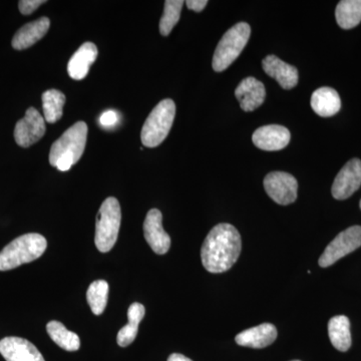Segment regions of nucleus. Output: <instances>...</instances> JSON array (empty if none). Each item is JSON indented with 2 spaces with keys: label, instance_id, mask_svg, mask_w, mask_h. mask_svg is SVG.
Segmentation results:
<instances>
[{
  "label": "nucleus",
  "instance_id": "1",
  "mask_svg": "<svg viewBox=\"0 0 361 361\" xmlns=\"http://www.w3.org/2000/svg\"><path fill=\"white\" fill-rule=\"evenodd\" d=\"M241 236L231 224L221 223L209 232L201 249L202 263L210 273L226 272L238 260Z\"/></svg>",
  "mask_w": 361,
  "mask_h": 361
},
{
  "label": "nucleus",
  "instance_id": "2",
  "mask_svg": "<svg viewBox=\"0 0 361 361\" xmlns=\"http://www.w3.org/2000/svg\"><path fill=\"white\" fill-rule=\"evenodd\" d=\"M87 130L85 122L75 123L52 144L49 152L52 167L66 172L80 160L87 145Z\"/></svg>",
  "mask_w": 361,
  "mask_h": 361
},
{
  "label": "nucleus",
  "instance_id": "3",
  "mask_svg": "<svg viewBox=\"0 0 361 361\" xmlns=\"http://www.w3.org/2000/svg\"><path fill=\"white\" fill-rule=\"evenodd\" d=\"M47 247V239L37 233L23 235L0 252V271H8L39 259Z\"/></svg>",
  "mask_w": 361,
  "mask_h": 361
},
{
  "label": "nucleus",
  "instance_id": "4",
  "mask_svg": "<svg viewBox=\"0 0 361 361\" xmlns=\"http://www.w3.org/2000/svg\"><path fill=\"white\" fill-rule=\"evenodd\" d=\"M175 115L176 104L172 99H163L157 104L142 126V145L148 148H156L165 141L174 123Z\"/></svg>",
  "mask_w": 361,
  "mask_h": 361
},
{
  "label": "nucleus",
  "instance_id": "5",
  "mask_svg": "<svg viewBox=\"0 0 361 361\" xmlns=\"http://www.w3.org/2000/svg\"><path fill=\"white\" fill-rule=\"evenodd\" d=\"M121 206L114 197H109L99 208L96 224V236L94 243L97 250L106 253L115 246L120 232Z\"/></svg>",
  "mask_w": 361,
  "mask_h": 361
},
{
  "label": "nucleus",
  "instance_id": "6",
  "mask_svg": "<svg viewBox=\"0 0 361 361\" xmlns=\"http://www.w3.org/2000/svg\"><path fill=\"white\" fill-rule=\"evenodd\" d=\"M251 27L248 23H239L223 35L213 56V70L220 73L227 70L236 61L250 39Z\"/></svg>",
  "mask_w": 361,
  "mask_h": 361
},
{
  "label": "nucleus",
  "instance_id": "7",
  "mask_svg": "<svg viewBox=\"0 0 361 361\" xmlns=\"http://www.w3.org/2000/svg\"><path fill=\"white\" fill-rule=\"evenodd\" d=\"M361 246V227L353 226L344 230L334 239L331 243L326 247L319 258L320 267H329L337 262L339 259L348 255L351 252Z\"/></svg>",
  "mask_w": 361,
  "mask_h": 361
},
{
  "label": "nucleus",
  "instance_id": "8",
  "mask_svg": "<svg viewBox=\"0 0 361 361\" xmlns=\"http://www.w3.org/2000/svg\"><path fill=\"white\" fill-rule=\"evenodd\" d=\"M264 188L268 196L279 205H289L297 199L298 183L288 173H269L265 177Z\"/></svg>",
  "mask_w": 361,
  "mask_h": 361
},
{
  "label": "nucleus",
  "instance_id": "9",
  "mask_svg": "<svg viewBox=\"0 0 361 361\" xmlns=\"http://www.w3.org/2000/svg\"><path fill=\"white\" fill-rule=\"evenodd\" d=\"M44 134V118L35 108H30L26 111L25 116L18 121L14 129L16 144L23 148H28L39 142Z\"/></svg>",
  "mask_w": 361,
  "mask_h": 361
},
{
  "label": "nucleus",
  "instance_id": "10",
  "mask_svg": "<svg viewBox=\"0 0 361 361\" xmlns=\"http://www.w3.org/2000/svg\"><path fill=\"white\" fill-rule=\"evenodd\" d=\"M361 186V161L353 159L337 174L332 185V196L336 200H345Z\"/></svg>",
  "mask_w": 361,
  "mask_h": 361
},
{
  "label": "nucleus",
  "instance_id": "11",
  "mask_svg": "<svg viewBox=\"0 0 361 361\" xmlns=\"http://www.w3.org/2000/svg\"><path fill=\"white\" fill-rule=\"evenodd\" d=\"M144 235L152 250L164 255L170 250L171 238L163 228V215L158 209H152L144 222Z\"/></svg>",
  "mask_w": 361,
  "mask_h": 361
},
{
  "label": "nucleus",
  "instance_id": "12",
  "mask_svg": "<svg viewBox=\"0 0 361 361\" xmlns=\"http://www.w3.org/2000/svg\"><path fill=\"white\" fill-rule=\"evenodd\" d=\"M0 355L6 361H45L32 342L16 336L0 341Z\"/></svg>",
  "mask_w": 361,
  "mask_h": 361
},
{
  "label": "nucleus",
  "instance_id": "13",
  "mask_svg": "<svg viewBox=\"0 0 361 361\" xmlns=\"http://www.w3.org/2000/svg\"><path fill=\"white\" fill-rule=\"evenodd\" d=\"M288 129L279 125L264 126L259 128L252 135V141L263 151H280L290 142Z\"/></svg>",
  "mask_w": 361,
  "mask_h": 361
},
{
  "label": "nucleus",
  "instance_id": "14",
  "mask_svg": "<svg viewBox=\"0 0 361 361\" xmlns=\"http://www.w3.org/2000/svg\"><path fill=\"white\" fill-rule=\"evenodd\" d=\"M235 96L238 99L242 110L252 111L258 109L265 101L264 85L255 78H246L240 82Z\"/></svg>",
  "mask_w": 361,
  "mask_h": 361
},
{
  "label": "nucleus",
  "instance_id": "15",
  "mask_svg": "<svg viewBox=\"0 0 361 361\" xmlns=\"http://www.w3.org/2000/svg\"><path fill=\"white\" fill-rule=\"evenodd\" d=\"M277 338V329L271 323H263L240 332L235 337L238 345L250 348H264L271 345Z\"/></svg>",
  "mask_w": 361,
  "mask_h": 361
},
{
  "label": "nucleus",
  "instance_id": "16",
  "mask_svg": "<svg viewBox=\"0 0 361 361\" xmlns=\"http://www.w3.org/2000/svg\"><path fill=\"white\" fill-rule=\"evenodd\" d=\"M263 70L269 77L277 80L285 90H291L298 84V71L295 66L284 63L276 56H268L263 59Z\"/></svg>",
  "mask_w": 361,
  "mask_h": 361
},
{
  "label": "nucleus",
  "instance_id": "17",
  "mask_svg": "<svg viewBox=\"0 0 361 361\" xmlns=\"http://www.w3.org/2000/svg\"><path fill=\"white\" fill-rule=\"evenodd\" d=\"M97 47L92 42H85L71 56L68 65V73L73 80H84L89 73L90 66L97 58Z\"/></svg>",
  "mask_w": 361,
  "mask_h": 361
},
{
  "label": "nucleus",
  "instance_id": "18",
  "mask_svg": "<svg viewBox=\"0 0 361 361\" xmlns=\"http://www.w3.org/2000/svg\"><path fill=\"white\" fill-rule=\"evenodd\" d=\"M51 20L47 18H40L39 20L32 21L23 25V27L14 35L13 47L16 51H23L28 49L33 44L39 42L49 32Z\"/></svg>",
  "mask_w": 361,
  "mask_h": 361
},
{
  "label": "nucleus",
  "instance_id": "19",
  "mask_svg": "<svg viewBox=\"0 0 361 361\" xmlns=\"http://www.w3.org/2000/svg\"><path fill=\"white\" fill-rule=\"evenodd\" d=\"M311 106L318 116L327 118L336 115L341 108V99L336 90L329 87L316 90L311 97Z\"/></svg>",
  "mask_w": 361,
  "mask_h": 361
},
{
  "label": "nucleus",
  "instance_id": "20",
  "mask_svg": "<svg viewBox=\"0 0 361 361\" xmlns=\"http://www.w3.org/2000/svg\"><path fill=\"white\" fill-rule=\"evenodd\" d=\"M329 336L337 350L345 353L351 346L350 322L346 316H334L329 322Z\"/></svg>",
  "mask_w": 361,
  "mask_h": 361
},
{
  "label": "nucleus",
  "instance_id": "21",
  "mask_svg": "<svg viewBox=\"0 0 361 361\" xmlns=\"http://www.w3.org/2000/svg\"><path fill=\"white\" fill-rule=\"evenodd\" d=\"M145 313H146V310L141 303L135 302L130 306L129 310H128L129 323L118 331V337H116V342L121 348H127L134 342L137 331H139L140 322L144 318Z\"/></svg>",
  "mask_w": 361,
  "mask_h": 361
},
{
  "label": "nucleus",
  "instance_id": "22",
  "mask_svg": "<svg viewBox=\"0 0 361 361\" xmlns=\"http://www.w3.org/2000/svg\"><path fill=\"white\" fill-rule=\"evenodd\" d=\"M337 23L343 30H350L361 21V0H342L336 6Z\"/></svg>",
  "mask_w": 361,
  "mask_h": 361
},
{
  "label": "nucleus",
  "instance_id": "23",
  "mask_svg": "<svg viewBox=\"0 0 361 361\" xmlns=\"http://www.w3.org/2000/svg\"><path fill=\"white\" fill-rule=\"evenodd\" d=\"M47 334L52 341L66 351H77L80 348V339L77 334L66 329L63 323L51 322L47 325Z\"/></svg>",
  "mask_w": 361,
  "mask_h": 361
},
{
  "label": "nucleus",
  "instance_id": "24",
  "mask_svg": "<svg viewBox=\"0 0 361 361\" xmlns=\"http://www.w3.org/2000/svg\"><path fill=\"white\" fill-rule=\"evenodd\" d=\"M42 110L45 122L54 123L63 116L66 96L58 90H49L42 94Z\"/></svg>",
  "mask_w": 361,
  "mask_h": 361
},
{
  "label": "nucleus",
  "instance_id": "25",
  "mask_svg": "<svg viewBox=\"0 0 361 361\" xmlns=\"http://www.w3.org/2000/svg\"><path fill=\"white\" fill-rule=\"evenodd\" d=\"M109 284L104 280H97L90 285L87 292V302L94 315H101L106 307Z\"/></svg>",
  "mask_w": 361,
  "mask_h": 361
},
{
  "label": "nucleus",
  "instance_id": "26",
  "mask_svg": "<svg viewBox=\"0 0 361 361\" xmlns=\"http://www.w3.org/2000/svg\"><path fill=\"white\" fill-rule=\"evenodd\" d=\"M183 6H184V1L182 0L165 1V8H164L163 16L160 20V32L164 37L170 35L175 25L179 23Z\"/></svg>",
  "mask_w": 361,
  "mask_h": 361
},
{
  "label": "nucleus",
  "instance_id": "27",
  "mask_svg": "<svg viewBox=\"0 0 361 361\" xmlns=\"http://www.w3.org/2000/svg\"><path fill=\"white\" fill-rule=\"evenodd\" d=\"M44 4V0H21L18 2V8L23 16H30Z\"/></svg>",
  "mask_w": 361,
  "mask_h": 361
},
{
  "label": "nucleus",
  "instance_id": "28",
  "mask_svg": "<svg viewBox=\"0 0 361 361\" xmlns=\"http://www.w3.org/2000/svg\"><path fill=\"white\" fill-rule=\"evenodd\" d=\"M99 123L106 129H111V128L115 127L116 123H118V113L111 110L104 111L101 118H99Z\"/></svg>",
  "mask_w": 361,
  "mask_h": 361
},
{
  "label": "nucleus",
  "instance_id": "29",
  "mask_svg": "<svg viewBox=\"0 0 361 361\" xmlns=\"http://www.w3.org/2000/svg\"><path fill=\"white\" fill-rule=\"evenodd\" d=\"M185 4H186L188 8L191 9V11L201 13L208 4V1L207 0H188Z\"/></svg>",
  "mask_w": 361,
  "mask_h": 361
},
{
  "label": "nucleus",
  "instance_id": "30",
  "mask_svg": "<svg viewBox=\"0 0 361 361\" xmlns=\"http://www.w3.org/2000/svg\"><path fill=\"white\" fill-rule=\"evenodd\" d=\"M168 361H193L190 360V358L186 357V356L180 355V353H173L169 356Z\"/></svg>",
  "mask_w": 361,
  "mask_h": 361
},
{
  "label": "nucleus",
  "instance_id": "31",
  "mask_svg": "<svg viewBox=\"0 0 361 361\" xmlns=\"http://www.w3.org/2000/svg\"><path fill=\"white\" fill-rule=\"evenodd\" d=\"M292 361H300V360H292Z\"/></svg>",
  "mask_w": 361,
  "mask_h": 361
},
{
  "label": "nucleus",
  "instance_id": "32",
  "mask_svg": "<svg viewBox=\"0 0 361 361\" xmlns=\"http://www.w3.org/2000/svg\"><path fill=\"white\" fill-rule=\"evenodd\" d=\"M360 209H361V201H360Z\"/></svg>",
  "mask_w": 361,
  "mask_h": 361
}]
</instances>
